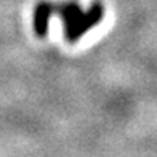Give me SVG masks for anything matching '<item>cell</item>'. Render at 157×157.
Instances as JSON below:
<instances>
[{
    "mask_svg": "<svg viewBox=\"0 0 157 157\" xmlns=\"http://www.w3.org/2000/svg\"><path fill=\"white\" fill-rule=\"evenodd\" d=\"M103 16H104V6H103V3L95 2L87 11L82 13L80 18L75 21V24L71 27V29L64 31L66 39L69 42H77L82 35L87 34L91 27H95L99 21L103 19Z\"/></svg>",
    "mask_w": 157,
    "mask_h": 157,
    "instance_id": "1",
    "label": "cell"
},
{
    "mask_svg": "<svg viewBox=\"0 0 157 157\" xmlns=\"http://www.w3.org/2000/svg\"><path fill=\"white\" fill-rule=\"evenodd\" d=\"M55 13V5L50 2H39L34 8V31L39 37H45L48 32V21Z\"/></svg>",
    "mask_w": 157,
    "mask_h": 157,
    "instance_id": "2",
    "label": "cell"
},
{
    "mask_svg": "<svg viewBox=\"0 0 157 157\" xmlns=\"http://www.w3.org/2000/svg\"><path fill=\"white\" fill-rule=\"evenodd\" d=\"M55 11L59 15V18L63 19V23H64V31H67L71 29L74 24H75V21L80 18L82 15V8L78 6V3L75 2H67V3H61L58 6H55Z\"/></svg>",
    "mask_w": 157,
    "mask_h": 157,
    "instance_id": "3",
    "label": "cell"
}]
</instances>
